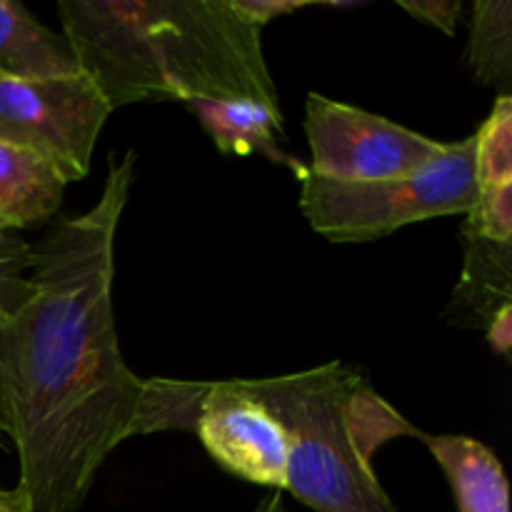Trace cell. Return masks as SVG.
Here are the masks:
<instances>
[{"mask_svg": "<svg viewBox=\"0 0 512 512\" xmlns=\"http://www.w3.org/2000/svg\"><path fill=\"white\" fill-rule=\"evenodd\" d=\"M135 153L110 155L98 200L33 243V293L0 325V415L33 512H78L100 465L133 438L143 378L120 353L115 235Z\"/></svg>", "mask_w": 512, "mask_h": 512, "instance_id": "6da1fadb", "label": "cell"}, {"mask_svg": "<svg viewBox=\"0 0 512 512\" xmlns=\"http://www.w3.org/2000/svg\"><path fill=\"white\" fill-rule=\"evenodd\" d=\"M63 35L110 103L263 100L278 105L263 30L230 0H60Z\"/></svg>", "mask_w": 512, "mask_h": 512, "instance_id": "7a4b0ae2", "label": "cell"}, {"mask_svg": "<svg viewBox=\"0 0 512 512\" xmlns=\"http://www.w3.org/2000/svg\"><path fill=\"white\" fill-rule=\"evenodd\" d=\"M288 440L285 490L315 512H398L375 473V455L420 430L380 398L358 370L333 363L280 378L243 380Z\"/></svg>", "mask_w": 512, "mask_h": 512, "instance_id": "3957f363", "label": "cell"}, {"mask_svg": "<svg viewBox=\"0 0 512 512\" xmlns=\"http://www.w3.org/2000/svg\"><path fill=\"white\" fill-rule=\"evenodd\" d=\"M478 200L475 138L445 143L443 153L408 175L375 183L300 178V210L330 243H370L405 225L463 215Z\"/></svg>", "mask_w": 512, "mask_h": 512, "instance_id": "277c9868", "label": "cell"}, {"mask_svg": "<svg viewBox=\"0 0 512 512\" xmlns=\"http://www.w3.org/2000/svg\"><path fill=\"white\" fill-rule=\"evenodd\" d=\"M110 113L105 95L83 70L38 80L0 75V140L40 155L65 185L88 175Z\"/></svg>", "mask_w": 512, "mask_h": 512, "instance_id": "5b68a950", "label": "cell"}, {"mask_svg": "<svg viewBox=\"0 0 512 512\" xmlns=\"http://www.w3.org/2000/svg\"><path fill=\"white\" fill-rule=\"evenodd\" d=\"M310 175L335 183H375L408 175L443 153L445 143L383 115L310 93L305 100Z\"/></svg>", "mask_w": 512, "mask_h": 512, "instance_id": "8992f818", "label": "cell"}, {"mask_svg": "<svg viewBox=\"0 0 512 512\" xmlns=\"http://www.w3.org/2000/svg\"><path fill=\"white\" fill-rule=\"evenodd\" d=\"M190 430L230 475L268 490H285L288 440L283 428L238 380L198 383Z\"/></svg>", "mask_w": 512, "mask_h": 512, "instance_id": "52a82bcc", "label": "cell"}, {"mask_svg": "<svg viewBox=\"0 0 512 512\" xmlns=\"http://www.w3.org/2000/svg\"><path fill=\"white\" fill-rule=\"evenodd\" d=\"M185 105L193 110L220 153L263 155L270 163L293 170L298 180L308 173V165L280 148L283 113L278 105L263 100H190Z\"/></svg>", "mask_w": 512, "mask_h": 512, "instance_id": "ba28073f", "label": "cell"}, {"mask_svg": "<svg viewBox=\"0 0 512 512\" xmlns=\"http://www.w3.org/2000/svg\"><path fill=\"white\" fill-rule=\"evenodd\" d=\"M65 183L40 155L0 140V233L43 228L63 203Z\"/></svg>", "mask_w": 512, "mask_h": 512, "instance_id": "9c48e42d", "label": "cell"}, {"mask_svg": "<svg viewBox=\"0 0 512 512\" xmlns=\"http://www.w3.org/2000/svg\"><path fill=\"white\" fill-rule=\"evenodd\" d=\"M443 468L460 512H510V493L498 455L468 435H420Z\"/></svg>", "mask_w": 512, "mask_h": 512, "instance_id": "30bf717a", "label": "cell"}, {"mask_svg": "<svg viewBox=\"0 0 512 512\" xmlns=\"http://www.w3.org/2000/svg\"><path fill=\"white\" fill-rule=\"evenodd\" d=\"M80 73L65 35L45 28L28 8L15 0H0V75L38 80Z\"/></svg>", "mask_w": 512, "mask_h": 512, "instance_id": "8fae6325", "label": "cell"}, {"mask_svg": "<svg viewBox=\"0 0 512 512\" xmlns=\"http://www.w3.org/2000/svg\"><path fill=\"white\" fill-rule=\"evenodd\" d=\"M510 305V243H493L465 233V273L455 290L450 310L453 323L473 318L478 328H488L490 320ZM470 323V325H473Z\"/></svg>", "mask_w": 512, "mask_h": 512, "instance_id": "7c38bea8", "label": "cell"}, {"mask_svg": "<svg viewBox=\"0 0 512 512\" xmlns=\"http://www.w3.org/2000/svg\"><path fill=\"white\" fill-rule=\"evenodd\" d=\"M465 60L475 80L500 95H510L512 85V3L510 0H478L470 20V40Z\"/></svg>", "mask_w": 512, "mask_h": 512, "instance_id": "4fadbf2b", "label": "cell"}, {"mask_svg": "<svg viewBox=\"0 0 512 512\" xmlns=\"http://www.w3.org/2000/svg\"><path fill=\"white\" fill-rule=\"evenodd\" d=\"M475 138V180L478 188L512 185V98L498 95L488 120Z\"/></svg>", "mask_w": 512, "mask_h": 512, "instance_id": "5bb4252c", "label": "cell"}, {"mask_svg": "<svg viewBox=\"0 0 512 512\" xmlns=\"http://www.w3.org/2000/svg\"><path fill=\"white\" fill-rule=\"evenodd\" d=\"M33 243L18 233H0V325L13 318L33 293Z\"/></svg>", "mask_w": 512, "mask_h": 512, "instance_id": "9a60e30c", "label": "cell"}, {"mask_svg": "<svg viewBox=\"0 0 512 512\" xmlns=\"http://www.w3.org/2000/svg\"><path fill=\"white\" fill-rule=\"evenodd\" d=\"M465 233L493 243L512 240V185L478 188V200L468 210Z\"/></svg>", "mask_w": 512, "mask_h": 512, "instance_id": "2e32d148", "label": "cell"}, {"mask_svg": "<svg viewBox=\"0 0 512 512\" xmlns=\"http://www.w3.org/2000/svg\"><path fill=\"white\" fill-rule=\"evenodd\" d=\"M398 5L413 18L443 30L445 35H455L460 13H463L460 0H398Z\"/></svg>", "mask_w": 512, "mask_h": 512, "instance_id": "e0dca14e", "label": "cell"}, {"mask_svg": "<svg viewBox=\"0 0 512 512\" xmlns=\"http://www.w3.org/2000/svg\"><path fill=\"white\" fill-rule=\"evenodd\" d=\"M230 5H233L240 18L263 30V25L275 20L278 15L295 13V10L308 8L310 3L308 0H230Z\"/></svg>", "mask_w": 512, "mask_h": 512, "instance_id": "ac0fdd59", "label": "cell"}, {"mask_svg": "<svg viewBox=\"0 0 512 512\" xmlns=\"http://www.w3.org/2000/svg\"><path fill=\"white\" fill-rule=\"evenodd\" d=\"M488 343L495 353L500 355H508L510 353V345H512V308L500 310L493 320L488 323Z\"/></svg>", "mask_w": 512, "mask_h": 512, "instance_id": "d6986e66", "label": "cell"}, {"mask_svg": "<svg viewBox=\"0 0 512 512\" xmlns=\"http://www.w3.org/2000/svg\"><path fill=\"white\" fill-rule=\"evenodd\" d=\"M0 512H33L28 493L20 485L13 490L0 488Z\"/></svg>", "mask_w": 512, "mask_h": 512, "instance_id": "ffe728a7", "label": "cell"}, {"mask_svg": "<svg viewBox=\"0 0 512 512\" xmlns=\"http://www.w3.org/2000/svg\"><path fill=\"white\" fill-rule=\"evenodd\" d=\"M253 512H285L283 493H280V490H270V493L255 505Z\"/></svg>", "mask_w": 512, "mask_h": 512, "instance_id": "44dd1931", "label": "cell"}, {"mask_svg": "<svg viewBox=\"0 0 512 512\" xmlns=\"http://www.w3.org/2000/svg\"><path fill=\"white\" fill-rule=\"evenodd\" d=\"M8 433H5V423H3V415H0V448H8Z\"/></svg>", "mask_w": 512, "mask_h": 512, "instance_id": "7402d4cb", "label": "cell"}]
</instances>
